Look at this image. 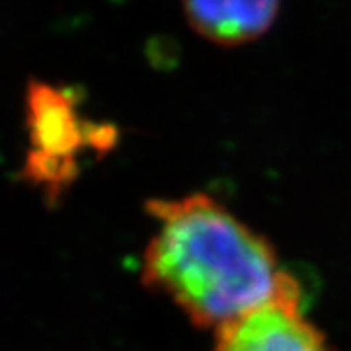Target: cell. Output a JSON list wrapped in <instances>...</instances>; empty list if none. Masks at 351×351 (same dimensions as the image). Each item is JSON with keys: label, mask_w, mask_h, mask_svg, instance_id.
<instances>
[{"label": "cell", "mask_w": 351, "mask_h": 351, "mask_svg": "<svg viewBox=\"0 0 351 351\" xmlns=\"http://www.w3.org/2000/svg\"><path fill=\"white\" fill-rule=\"evenodd\" d=\"M156 230L141 279L199 328L219 330L274 299L293 277L274 246L207 193L147 205Z\"/></svg>", "instance_id": "cell-1"}, {"label": "cell", "mask_w": 351, "mask_h": 351, "mask_svg": "<svg viewBox=\"0 0 351 351\" xmlns=\"http://www.w3.org/2000/svg\"><path fill=\"white\" fill-rule=\"evenodd\" d=\"M213 351H330L326 336L302 313L291 279L274 299L215 330Z\"/></svg>", "instance_id": "cell-2"}, {"label": "cell", "mask_w": 351, "mask_h": 351, "mask_svg": "<svg viewBox=\"0 0 351 351\" xmlns=\"http://www.w3.org/2000/svg\"><path fill=\"white\" fill-rule=\"evenodd\" d=\"M29 141L34 152L29 170L36 180L64 182L75 168V154L86 143L98 147L94 135H86L75 104L63 92L36 84L29 92Z\"/></svg>", "instance_id": "cell-3"}, {"label": "cell", "mask_w": 351, "mask_h": 351, "mask_svg": "<svg viewBox=\"0 0 351 351\" xmlns=\"http://www.w3.org/2000/svg\"><path fill=\"white\" fill-rule=\"evenodd\" d=\"M186 20L205 39L232 47L263 36L276 22L279 2H188Z\"/></svg>", "instance_id": "cell-4"}]
</instances>
